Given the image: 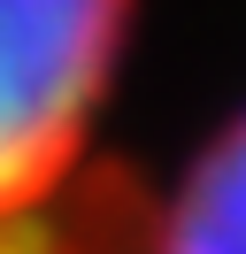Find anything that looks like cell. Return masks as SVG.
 <instances>
[{
    "mask_svg": "<svg viewBox=\"0 0 246 254\" xmlns=\"http://www.w3.org/2000/svg\"><path fill=\"white\" fill-rule=\"evenodd\" d=\"M138 254H246V108L146 208Z\"/></svg>",
    "mask_w": 246,
    "mask_h": 254,
    "instance_id": "7a4b0ae2",
    "label": "cell"
},
{
    "mask_svg": "<svg viewBox=\"0 0 246 254\" xmlns=\"http://www.w3.org/2000/svg\"><path fill=\"white\" fill-rule=\"evenodd\" d=\"M138 0H0V254L85 177Z\"/></svg>",
    "mask_w": 246,
    "mask_h": 254,
    "instance_id": "6da1fadb",
    "label": "cell"
}]
</instances>
